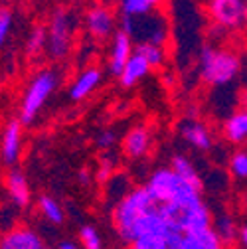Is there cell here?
I'll return each instance as SVG.
<instances>
[{
	"instance_id": "16",
	"label": "cell",
	"mask_w": 247,
	"mask_h": 249,
	"mask_svg": "<svg viewBox=\"0 0 247 249\" xmlns=\"http://www.w3.org/2000/svg\"><path fill=\"white\" fill-rule=\"evenodd\" d=\"M222 139L233 146L247 144V107L235 109L222 123Z\"/></svg>"
},
{
	"instance_id": "15",
	"label": "cell",
	"mask_w": 247,
	"mask_h": 249,
	"mask_svg": "<svg viewBox=\"0 0 247 249\" xmlns=\"http://www.w3.org/2000/svg\"><path fill=\"white\" fill-rule=\"evenodd\" d=\"M101 81H103V71L97 66H87L73 79V83H71V87L68 91V95H70V99L73 103L85 101L87 97H91L97 91V87L101 85Z\"/></svg>"
},
{
	"instance_id": "7",
	"label": "cell",
	"mask_w": 247,
	"mask_h": 249,
	"mask_svg": "<svg viewBox=\"0 0 247 249\" xmlns=\"http://www.w3.org/2000/svg\"><path fill=\"white\" fill-rule=\"evenodd\" d=\"M117 14L105 6V4H95L91 6L85 14V32L91 40L95 42H107L115 36L117 32Z\"/></svg>"
},
{
	"instance_id": "12",
	"label": "cell",
	"mask_w": 247,
	"mask_h": 249,
	"mask_svg": "<svg viewBox=\"0 0 247 249\" xmlns=\"http://www.w3.org/2000/svg\"><path fill=\"white\" fill-rule=\"evenodd\" d=\"M178 133H180V139L186 142L190 148H194V150L208 152L213 146L212 131H210L208 124L202 123L200 119H190V117L184 119L178 124Z\"/></svg>"
},
{
	"instance_id": "17",
	"label": "cell",
	"mask_w": 247,
	"mask_h": 249,
	"mask_svg": "<svg viewBox=\"0 0 247 249\" xmlns=\"http://www.w3.org/2000/svg\"><path fill=\"white\" fill-rule=\"evenodd\" d=\"M152 71V68H150V64L148 61L141 55V53H133L131 55V59L127 61V66L123 68V71H121V75L117 77L119 79V83H121V87H125V89H131V87H135V85H139L148 73Z\"/></svg>"
},
{
	"instance_id": "1",
	"label": "cell",
	"mask_w": 247,
	"mask_h": 249,
	"mask_svg": "<svg viewBox=\"0 0 247 249\" xmlns=\"http://www.w3.org/2000/svg\"><path fill=\"white\" fill-rule=\"evenodd\" d=\"M157 204L159 202L148 194L144 186L131 188L119 202L113 204L111 210V224L117 237L125 245H131L141 235L144 220L157 208Z\"/></svg>"
},
{
	"instance_id": "22",
	"label": "cell",
	"mask_w": 247,
	"mask_h": 249,
	"mask_svg": "<svg viewBox=\"0 0 247 249\" xmlns=\"http://www.w3.org/2000/svg\"><path fill=\"white\" fill-rule=\"evenodd\" d=\"M212 228L215 230V233L220 235V239H222L226 245H231V243L237 241V237H239V228H237L235 220H233L229 213H222V215H218V217H213Z\"/></svg>"
},
{
	"instance_id": "18",
	"label": "cell",
	"mask_w": 247,
	"mask_h": 249,
	"mask_svg": "<svg viewBox=\"0 0 247 249\" xmlns=\"http://www.w3.org/2000/svg\"><path fill=\"white\" fill-rule=\"evenodd\" d=\"M180 249H226V243L220 239L213 228H206L184 233Z\"/></svg>"
},
{
	"instance_id": "25",
	"label": "cell",
	"mask_w": 247,
	"mask_h": 249,
	"mask_svg": "<svg viewBox=\"0 0 247 249\" xmlns=\"http://www.w3.org/2000/svg\"><path fill=\"white\" fill-rule=\"evenodd\" d=\"M77 243L81 245V249H105L103 237L99 233V230L91 224H83L77 231Z\"/></svg>"
},
{
	"instance_id": "2",
	"label": "cell",
	"mask_w": 247,
	"mask_h": 249,
	"mask_svg": "<svg viewBox=\"0 0 247 249\" xmlns=\"http://www.w3.org/2000/svg\"><path fill=\"white\" fill-rule=\"evenodd\" d=\"M144 188L159 204H170V206H186L204 200L202 188L184 180L172 166H160L152 170L144 182Z\"/></svg>"
},
{
	"instance_id": "26",
	"label": "cell",
	"mask_w": 247,
	"mask_h": 249,
	"mask_svg": "<svg viewBox=\"0 0 247 249\" xmlns=\"http://www.w3.org/2000/svg\"><path fill=\"white\" fill-rule=\"evenodd\" d=\"M228 170L237 180H247V148L237 146L228 160Z\"/></svg>"
},
{
	"instance_id": "4",
	"label": "cell",
	"mask_w": 247,
	"mask_h": 249,
	"mask_svg": "<svg viewBox=\"0 0 247 249\" xmlns=\"http://www.w3.org/2000/svg\"><path fill=\"white\" fill-rule=\"evenodd\" d=\"M57 85H59V71L57 70L44 68L32 75V79L28 81V85L24 89L20 109H18V119L24 127H30V124L36 123V119L44 111L46 103L55 93Z\"/></svg>"
},
{
	"instance_id": "13",
	"label": "cell",
	"mask_w": 247,
	"mask_h": 249,
	"mask_svg": "<svg viewBox=\"0 0 247 249\" xmlns=\"http://www.w3.org/2000/svg\"><path fill=\"white\" fill-rule=\"evenodd\" d=\"M4 188L8 194V200L18 210H28L32 204V188H30L28 176L20 168H10L4 176Z\"/></svg>"
},
{
	"instance_id": "11",
	"label": "cell",
	"mask_w": 247,
	"mask_h": 249,
	"mask_svg": "<svg viewBox=\"0 0 247 249\" xmlns=\"http://www.w3.org/2000/svg\"><path fill=\"white\" fill-rule=\"evenodd\" d=\"M133 38L123 32L119 28L115 36L111 38V48H109V55H107V70L113 77H119L123 68L127 66V61L131 59V55L135 53V48H133Z\"/></svg>"
},
{
	"instance_id": "8",
	"label": "cell",
	"mask_w": 247,
	"mask_h": 249,
	"mask_svg": "<svg viewBox=\"0 0 247 249\" xmlns=\"http://www.w3.org/2000/svg\"><path fill=\"white\" fill-rule=\"evenodd\" d=\"M24 144V124L20 119H10L0 131V162L8 168H14L22 157Z\"/></svg>"
},
{
	"instance_id": "33",
	"label": "cell",
	"mask_w": 247,
	"mask_h": 249,
	"mask_svg": "<svg viewBox=\"0 0 247 249\" xmlns=\"http://www.w3.org/2000/svg\"><path fill=\"white\" fill-rule=\"evenodd\" d=\"M245 20H247V0H245Z\"/></svg>"
},
{
	"instance_id": "29",
	"label": "cell",
	"mask_w": 247,
	"mask_h": 249,
	"mask_svg": "<svg viewBox=\"0 0 247 249\" xmlns=\"http://www.w3.org/2000/svg\"><path fill=\"white\" fill-rule=\"evenodd\" d=\"M77 180H79L81 186H89L91 184V170L89 168H81L77 172Z\"/></svg>"
},
{
	"instance_id": "6",
	"label": "cell",
	"mask_w": 247,
	"mask_h": 249,
	"mask_svg": "<svg viewBox=\"0 0 247 249\" xmlns=\"http://www.w3.org/2000/svg\"><path fill=\"white\" fill-rule=\"evenodd\" d=\"M206 10L213 26L222 28L224 32L239 30L247 22L245 20V0H208Z\"/></svg>"
},
{
	"instance_id": "19",
	"label": "cell",
	"mask_w": 247,
	"mask_h": 249,
	"mask_svg": "<svg viewBox=\"0 0 247 249\" xmlns=\"http://www.w3.org/2000/svg\"><path fill=\"white\" fill-rule=\"evenodd\" d=\"M162 0H119V14L121 16H148L152 12H159Z\"/></svg>"
},
{
	"instance_id": "5",
	"label": "cell",
	"mask_w": 247,
	"mask_h": 249,
	"mask_svg": "<svg viewBox=\"0 0 247 249\" xmlns=\"http://www.w3.org/2000/svg\"><path fill=\"white\" fill-rule=\"evenodd\" d=\"M75 28H77V18L71 10L59 8L52 14L46 32H48V50L46 53L53 61H64L68 59L71 48H73V38H75Z\"/></svg>"
},
{
	"instance_id": "10",
	"label": "cell",
	"mask_w": 247,
	"mask_h": 249,
	"mask_svg": "<svg viewBox=\"0 0 247 249\" xmlns=\"http://www.w3.org/2000/svg\"><path fill=\"white\" fill-rule=\"evenodd\" d=\"M0 249H52V247L34 228L16 226L0 235Z\"/></svg>"
},
{
	"instance_id": "23",
	"label": "cell",
	"mask_w": 247,
	"mask_h": 249,
	"mask_svg": "<svg viewBox=\"0 0 247 249\" xmlns=\"http://www.w3.org/2000/svg\"><path fill=\"white\" fill-rule=\"evenodd\" d=\"M24 50H26V55L30 59L40 57L48 50V32H46L44 26L32 28V32H30L28 38H26V48Z\"/></svg>"
},
{
	"instance_id": "28",
	"label": "cell",
	"mask_w": 247,
	"mask_h": 249,
	"mask_svg": "<svg viewBox=\"0 0 247 249\" xmlns=\"http://www.w3.org/2000/svg\"><path fill=\"white\" fill-rule=\"evenodd\" d=\"M117 141H119V137H117V133H115L113 129H103V131L97 133V137H95V144H97V148H99L101 152H111V150L115 148Z\"/></svg>"
},
{
	"instance_id": "27",
	"label": "cell",
	"mask_w": 247,
	"mask_h": 249,
	"mask_svg": "<svg viewBox=\"0 0 247 249\" xmlns=\"http://www.w3.org/2000/svg\"><path fill=\"white\" fill-rule=\"evenodd\" d=\"M14 28V12L6 6H0V48H4Z\"/></svg>"
},
{
	"instance_id": "32",
	"label": "cell",
	"mask_w": 247,
	"mask_h": 249,
	"mask_svg": "<svg viewBox=\"0 0 247 249\" xmlns=\"http://www.w3.org/2000/svg\"><path fill=\"white\" fill-rule=\"evenodd\" d=\"M243 99H245V107H247V89H245V95H243Z\"/></svg>"
},
{
	"instance_id": "14",
	"label": "cell",
	"mask_w": 247,
	"mask_h": 249,
	"mask_svg": "<svg viewBox=\"0 0 247 249\" xmlns=\"http://www.w3.org/2000/svg\"><path fill=\"white\" fill-rule=\"evenodd\" d=\"M152 148V133L144 124L129 129L123 137V152L131 160H142Z\"/></svg>"
},
{
	"instance_id": "20",
	"label": "cell",
	"mask_w": 247,
	"mask_h": 249,
	"mask_svg": "<svg viewBox=\"0 0 247 249\" xmlns=\"http://www.w3.org/2000/svg\"><path fill=\"white\" fill-rule=\"evenodd\" d=\"M38 210H40L44 220L48 224H52V226H61V224L66 222V210L61 208V204L53 196L42 194L38 198Z\"/></svg>"
},
{
	"instance_id": "3",
	"label": "cell",
	"mask_w": 247,
	"mask_h": 249,
	"mask_svg": "<svg viewBox=\"0 0 247 249\" xmlns=\"http://www.w3.org/2000/svg\"><path fill=\"white\" fill-rule=\"evenodd\" d=\"M200 77L210 87H228L241 73V59L233 50L206 46L200 52Z\"/></svg>"
},
{
	"instance_id": "30",
	"label": "cell",
	"mask_w": 247,
	"mask_h": 249,
	"mask_svg": "<svg viewBox=\"0 0 247 249\" xmlns=\"http://www.w3.org/2000/svg\"><path fill=\"white\" fill-rule=\"evenodd\" d=\"M55 249H81V245L75 243V241H71V239H61V241L55 245Z\"/></svg>"
},
{
	"instance_id": "24",
	"label": "cell",
	"mask_w": 247,
	"mask_h": 249,
	"mask_svg": "<svg viewBox=\"0 0 247 249\" xmlns=\"http://www.w3.org/2000/svg\"><path fill=\"white\" fill-rule=\"evenodd\" d=\"M135 52L141 53L148 61L152 70L162 68L166 64V59H168V53H166L164 46H160V44H137Z\"/></svg>"
},
{
	"instance_id": "9",
	"label": "cell",
	"mask_w": 247,
	"mask_h": 249,
	"mask_svg": "<svg viewBox=\"0 0 247 249\" xmlns=\"http://www.w3.org/2000/svg\"><path fill=\"white\" fill-rule=\"evenodd\" d=\"M182 237L184 231L176 224H170L159 231L142 233L131 245H127V249H180Z\"/></svg>"
},
{
	"instance_id": "21",
	"label": "cell",
	"mask_w": 247,
	"mask_h": 249,
	"mask_svg": "<svg viewBox=\"0 0 247 249\" xmlns=\"http://www.w3.org/2000/svg\"><path fill=\"white\" fill-rule=\"evenodd\" d=\"M170 166H172V170H176L186 182L198 186V188H202V186H204L202 176H200L196 164H194L188 157H184V154H174V157L170 159Z\"/></svg>"
},
{
	"instance_id": "31",
	"label": "cell",
	"mask_w": 247,
	"mask_h": 249,
	"mask_svg": "<svg viewBox=\"0 0 247 249\" xmlns=\"http://www.w3.org/2000/svg\"><path fill=\"white\" fill-rule=\"evenodd\" d=\"M237 241L241 243V247H245V249H247V224L239 228V237H237Z\"/></svg>"
}]
</instances>
